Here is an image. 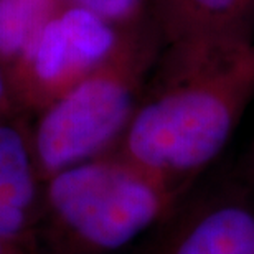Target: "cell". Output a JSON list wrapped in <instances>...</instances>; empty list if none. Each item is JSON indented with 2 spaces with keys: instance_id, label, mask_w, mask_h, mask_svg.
I'll return each instance as SVG.
<instances>
[{
  "instance_id": "4",
  "label": "cell",
  "mask_w": 254,
  "mask_h": 254,
  "mask_svg": "<svg viewBox=\"0 0 254 254\" xmlns=\"http://www.w3.org/2000/svg\"><path fill=\"white\" fill-rule=\"evenodd\" d=\"M123 37L96 13L64 3L5 71L17 109L42 113L109 60Z\"/></svg>"
},
{
  "instance_id": "5",
  "label": "cell",
  "mask_w": 254,
  "mask_h": 254,
  "mask_svg": "<svg viewBox=\"0 0 254 254\" xmlns=\"http://www.w3.org/2000/svg\"><path fill=\"white\" fill-rule=\"evenodd\" d=\"M142 254H254V203L245 180L190 190Z\"/></svg>"
},
{
  "instance_id": "10",
  "label": "cell",
  "mask_w": 254,
  "mask_h": 254,
  "mask_svg": "<svg viewBox=\"0 0 254 254\" xmlns=\"http://www.w3.org/2000/svg\"><path fill=\"white\" fill-rule=\"evenodd\" d=\"M15 113H17V104L10 91L5 69L0 64V121H13Z\"/></svg>"
},
{
  "instance_id": "1",
  "label": "cell",
  "mask_w": 254,
  "mask_h": 254,
  "mask_svg": "<svg viewBox=\"0 0 254 254\" xmlns=\"http://www.w3.org/2000/svg\"><path fill=\"white\" fill-rule=\"evenodd\" d=\"M253 98V38L164 45L114 152L189 193L225 150Z\"/></svg>"
},
{
  "instance_id": "9",
  "label": "cell",
  "mask_w": 254,
  "mask_h": 254,
  "mask_svg": "<svg viewBox=\"0 0 254 254\" xmlns=\"http://www.w3.org/2000/svg\"><path fill=\"white\" fill-rule=\"evenodd\" d=\"M66 3L89 10L118 28H130L142 22L150 0H66Z\"/></svg>"
},
{
  "instance_id": "6",
  "label": "cell",
  "mask_w": 254,
  "mask_h": 254,
  "mask_svg": "<svg viewBox=\"0 0 254 254\" xmlns=\"http://www.w3.org/2000/svg\"><path fill=\"white\" fill-rule=\"evenodd\" d=\"M42 187L30 135L13 121H0V238L35 253Z\"/></svg>"
},
{
  "instance_id": "7",
  "label": "cell",
  "mask_w": 254,
  "mask_h": 254,
  "mask_svg": "<svg viewBox=\"0 0 254 254\" xmlns=\"http://www.w3.org/2000/svg\"><path fill=\"white\" fill-rule=\"evenodd\" d=\"M149 18L162 43L253 38L254 0H150Z\"/></svg>"
},
{
  "instance_id": "12",
  "label": "cell",
  "mask_w": 254,
  "mask_h": 254,
  "mask_svg": "<svg viewBox=\"0 0 254 254\" xmlns=\"http://www.w3.org/2000/svg\"><path fill=\"white\" fill-rule=\"evenodd\" d=\"M243 180H245V184L248 185V189H250L251 198H253V203H254V175L245 174V177H243Z\"/></svg>"
},
{
  "instance_id": "13",
  "label": "cell",
  "mask_w": 254,
  "mask_h": 254,
  "mask_svg": "<svg viewBox=\"0 0 254 254\" xmlns=\"http://www.w3.org/2000/svg\"><path fill=\"white\" fill-rule=\"evenodd\" d=\"M246 174L254 175V147H253V152L250 155V160H248V164H246Z\"/></svg>"
},
{
  "instance_id": "11",
  "label": "cell",
  "mask_w": 254,
  "mask_h": 254,
  "mask_svg": "<svg viewBox=\"0 0 254 254\" xmlns=\"http://www.w3.org/2000/svg\"><path fill=\"white\" fill-rule=\"evenodd\" d=\"M0 254H40V253L28 251L22 246H17L13 243L3 240V238H0Z\"/></svg>"
},
{
  "instance_id": "2",
  "label": "cell",
  "mask_w": 254,
  "mask_h": 254,
  "mask_svg": "<svg viewBox=\"0 0 254 254\" xmlns=\"http://www.w3.org/2000/svg\"><path fill=\"white\" fill-rule=\"evenodd\" d=\"M185 195L111 152L43 182L38 238L50 254H113L154 230Z\"/></svg>"
},
{
  "instance_id": "8",
  "label": "cell",
  "mask_w": 254,
  "mask_h": 254,
  "mask_svg": "<svg viewBox=\"0 0 254 254\" xmlns=\"http://www.w3.org/2000/svg\"><path fill=\"white\" fill-rule=\"evenodd\" d=\"M64 3L66 0H0V64L5 71L18 62Z\"/></svg>"
},
{
  "instance_id": "3",
  "label": "cell",
  "mask_w": 254,
  "mask_h": 254,
  "mask_svg": "<svg viewBox=\"0 0 254 254\" xmlns=\"http://www.w3.org/2000/svg\"><path fill=\"white\" fill-rule=\"evenodd\" d=\"M162 47L150 18L124 30L123 42L109 60L38 113L30 144L42 182L114 152L134 118Z\"/></svg>"
}]
</instances>
